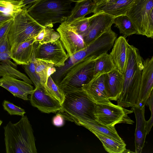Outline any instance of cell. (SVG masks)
<instances>
[{"instance_id":"484cf974","label":"cell","mask_w":153,"mask_h":153,"mask_svg":"<svg viewBox=\"0 0 153 153\" xmlns=\"http://www.w3.org/2000/svg\"><path fill=\"white\" fill-rule=\"evenodd\" d=\"M113 24L119 29L120 33L125 37L137 33L136 27L126 15L115 17Z\"/></svg>"},{"instance_id":"44dd1931","label":"cell","mask_w":153,"mask_h":153,"mask_svg":"<svg viewBox=\"0 0 153 153\" xmlns=\"http://www.w3.org/2000/svg\"><path fill=\"white\" fill-rule=\"evenodd\" d=\"M76 124L82 126L90 131H95L119 142H125L118 135L114 126H106L95 120H79Z\"/></svg>"},{"instance_id":"8992f818","label":"cell","mask_w":153,"mask_h":153,"mask_svg":"<svg viewBox=\"0 0 153 153\" xmlns=\"http://www.w3.org/2000/svg\"><path fill=\"white\" fill-rule=\"evenodd\" d=\"M97 56L84 58L75 64L58 84L65 95L82 89L94 76L95 61Z\"/></svg>"},{"instance_id":"f1b7e54d","label":"cell","mask_w":153,"mask_h":153,"mask_svg":"<svg viewBox=\"0 0 153 153\" xmlns=\"http://www.w3.org/2000/svg\"><path fill=\"white\" fill-rule=\"evenodd\" d=\"M59 38L58 32L55 31L52 28L45 27L34 38V41L38 44H42L55 41Z\"/></svg>"},{"instance_id":"1f68e13d","label":"cell","mask_w":153,"mask_h":153,"mask_svg":"<svg viewBox=\"0 0 153 153\" xmlns=\"http://www.w3.org/2000/svg\"><path fill=\"white\" fill-rule=\"evenodd\" d=\"M68 24L79 35L81 36L86 31L88 27L89 24V17L79 18Z\"/></svg>"},{"instance_id":"7c38bea8","label":"cell","mask_w":153,"mask_h":153,"mask_svg":"<svg viewBox=\"0 0 153 153\" xmlns=\"http://www.w3.org/2000/svg\"><path fill=\"white\" fill-rule=\"evenodd\" d=\"M30 95L31 105L42 112L55 113L62 108V104L59 101L45 93L41 85L35 87Z\"/></svg>"},{"instance_id":"f35d334b","label":"cell","mask_w":153,"mask_h":153,"mask_svg":"<svg viewBox=\"0 0 153 153\" xmlns=\"http://www.w3.org/2000/svg\"><path fill=\"white\" fill-rule=\"evenodd\" d=\"M151 117L148 121H146V129L147 134L150 132L153 124V111H151Z\"/></svg>"},{"instance_id":"9a60e30c","label":"cell","mask_w":153,"mask_h":153,"mask_svg":"<svg viewBox=\"0 0 153 153\" xmlns=\"http://www.w3.org/2000/svg\"><path fill=\"white\" fill-rule=\"evenodd\" d=\"M0 86L14 96L25 100H28V95L30 94L34 90L31 84L8 76H4L0 78Z\"/></svg>"},{"instance_id":"5bb4252c","label":"cell","mask_w":153,"mask_h":153,"mask_svg":"<svg viewBox=\"0 0 153 153\" xmlns=\"http://www.w3.org/2000/svg\"><path fill=\"white\" fill-rule=\"evenodd\" d=\"M140 87L135 105H146L153 88V56L143 62Z\"/></svg>"},{"instance_id":"52a82bcc","label":"cell","mask_w":153,"mask_h":153,"mask_svg":"<svg viewBox=\"0 0 153 153\" xmlns=\"http://www.w3.org/2000/svg\"><path fill=\"white\" fill-rule=\"evenodd\" d=\"M126 15L136 27L137 34L153 38V0H134Z\"/></svg>"},{"instance_id":"ac0fdd59","label":"cell","mask_w":153,"mask_h":153,"mask_svg":"<svg viewBox=\"0 0 153 153\" xmlns=\"http://www.w3.org/2000/svg\"><path fill=\"white\" fill-rule=\"evenodd\" d=\"M123 74L116 68L105 74V86L107 97L109 100L117 101L123 90Z\"/></svg>"},{"instance_id":"60d3db41","label":"cell","mask_w":153,"mask_h":153,"mask_svg":"<svg viewBox=\"0 0 153 153\" xmlns=\"http://www.w3.org/2000/svg\"><path fill=\"white\" fill-rule=\"evenodd\" d=\"M96 4L97 7L103 5L108 2L110 0H93Z\"/></svg>"},{"instance_id":"ffe728a7","label":"cell","mask_w":153,"mask_h":153,"mask_svg":"<svg viewBox=\"0 0 153 153\" xmlns=\"http://www.w3.org/2000/svg\"><path fill=\"white\" fill-rule=\"evenodd\" d=\"M134 0H110L106 3L97 7L95 13L102 11L114 17L126 15Z\"/></svg>"},{"instance_id":"4316f807","label":"cell","mask_w":153,"mask_h":153,"mask_svg":"<svg viewBox=\"0 0 153 153\" xmlns=\"http://www.w3.org/2000/svg\"><path fill=\"white\" fill-rule=\"evenodd\" d=\"M8 76L23 80L30 84H33L30 79L25 74L17 70L10 65L0 62V77Z\"/></svg>"},{"instance_id":"277c9868","label":"cell","mask_w":153,"mask_h":153,"mask_svg":"<svg viewBox=\"0 0 153 153\" xmlns=\"http://www.w3.org/2000/svg\"><path fill=\"white\" fill-rule=\"evenodd\" d=\"M95 104L82 88L65 94L58 112L65 119L76 124L79 120H95Z\"/></svg>"},{"instance_id":"603a6c76","label":"cell","mask_w":153,"mask_h":153,"mask_svg":"<svg viewBox=\"0 0 153 153\" xmlns=\"http://www.w3.org/2000/svg\"><path fill=\"white\" fill-rule=\"evenodd\" d=\"M116 68L110 55L104 53L97 56L94 63V76L108 73Z\"/></svg>"},{"instance_id":"d590c367","label":"cell","mask_w":153,"mask_h":153,"mask_svg":"<svg viewBox=\"0 0 153 153\" xmlns=\"http://www.w3.org/2000/svg\"><path fill=\"white\" fill-rule=\"evenodd\" d=\"M13 19L6 22L0 26V42L8 35Z\"/></svg>"},{"instance_id":"2e32d148","label":"cell","mask_w":153,"mask_h":153,"mask_svg":"<svg viewBox=\"0 0 153 153\" xmlns=\"http://www.w3.org/2000/svg\"><path fill=\"white\" fill-rule=\"evenodd\" d=\"M131 110L134 113L136 120L135 132V152L141 153L144 146L146 136V121L145 117V106L135 105Z\"/></svg>"},{"instance_id":"3957f363","label":"cell","mask_w":153,"mask_h":153,"mask_svg":"<svg viewBox=\"0 0 153 153\" xmlns=\"http://www.w3.org/2000/svg\"><path fill=\"white\" fill-rule=\"evenodd\" d=\"M4 130L6 153H37L33 129L26 115L15 123L9 121Z\"/></svg>"},{"instance_id":"ba28073f","label":"cell","mask_w":153,"mask_h":153,"mask_svg":"<svg viewBox=\"0 0 153 153\" xmlns=\"http://www.w3.org/2000/svg\"><path fill=\"white\" fill-rule=\"evenodd\" d=\"M133 112L118 105L95 104L94 116L95 120L108 126H114L118 123L133 124L134 122L128 114Z\"/></svg>"},{"instance_id":"8fae6325","label":"cell","mask_w":153,"mask_h":153,"mask_svg":"<svg viewBox=\"0 0 153 153\" xmlns=\"http://www.w3.org/2000/svg\"><path fill=\"white\" fill-rule=\"evenodd\" d=\"M57 31L69 57L87 46L81 36L66 22L61 24Z\"/></svg>"},{"instance_id":"d6a6232c","label":"cell","mask_w":153,"mask_h":153,"mask_svg":"<svg viewBox=\"0 0 153 153\" xmlns=\"http://www.w3.org/2000/svg\"><path fill=\"white\" fill-rule=\"evenodd\" d=\"M2 106L4 110L11 115H17L23 117L26 113L24 109L7 100H4L3 101Z\"/></svg>"},{"instance_id":"9c48e42d","label":"cell","mask_w":153,"mask_h":153,"mask_svg":"<svg viewBox=\"0 0 153 153\" xmlns=\"http://www.w3.org/2000/svg\"><path fill=\"white\" fill-rule=\"evenodd\" d=\"M35 55L36 59L51 62L57 68L64 66L69 57L60 39L38 44L35 49Z\"/></svg>"},{"instance_id":"74e56055","label":"cell","mask_w":153,"mask_h":153,"mask_svg":"<svg viewBox=\"0 0 153 153\" xmlns=\"http://www.w3.org/2000/svg\"><path fill=\"white\" fill-rule=\"evenodd\" d=\"M13 16L0 11V26L6 22L13 19Z\"/></svg>"},{"instance_id":"6da1fadb","label":"cell","mask_w":153,"mask_h":153,"mask_svg":"<svg viewBox=\"0 0 153 153\" xmlns=\"http://www.w3.org/2000/svg\"><path fill=\"white\" fill-rule=\"evenodd\" d=\"M127 54L123 90L117 101V105L125 108L135 104L143 68V60L138 49L128 44Z\"/></svg>"},{"instance_id":"4dcf8cb0","label":"cell","mask_w":153,"mask_h":153,"mask_svg":"<svg viewBox=\"0 0 153 153\" xmlns=\"http://www.w3.org/2000/svg\"><path fill=\"white\" fill-rule=\"evenodd\" d=\"M35 51L33 54L32 59L29 63L23 65L24 70L35 87L41 85L39 77L36 71L35 55Z\"/></svg>"},{"instance_id":"5b68a950","label":"cell","mask_w":153,"mask_h":153,"mask_svg":"<svg viewBox=\"0 0 153 153\" xmlns=\"http://www.w3.org/2000/svg\"><path fill=\"white\" fill-rule=\"evenodd\" d=\"M44 27L29 15L27 8L17 13L13 16L8 34L10 53L21 43L34 38Z\"/></svg>"},{"instance_id":"d6986e66","label":"cell","mask_w":153,"mask_h":153,"mask_svg":"<svg viewBox=\"0 0 153 153\" xmlns=\"http://www.w3.org/2000/svg\"><path fill=\"white\" fill-rule=\"evenodd\" d=\"M38 43L35 42L34 38L21 43L10 54L12 59L17 65L28 64L32 59Z\"/></svg>"},{"instance_id":"7bdbcfd3","label":"cell","mask_w":153,"mask_h":153,"mask_svg":"<svg viewBox=\"0 0 153 153\" xmlns=\"http://www.w3.org/2000/svg\"><path fill=\"white\" fill-rule=\"evenodd\" d=\"M11 0V1H20V0Z\"/></svg>"},{"instance_id":"7402d4cb","label":"cell","mask_w":153,"mask_h":153,"mask_svg":"<svg viewBox=\"0 0 153 153\" xmlns=\"http://www.w3.org/2000/svg\"><path fill=\"white\" fill-rule=\"evenodd\" d=\"M70 16L66 22L69 24L78 19L85 17L91 13H95L97 5L93 0L76 1Z\"/></svg>"},{"instance_id":"836d02e7","label":"cell","mask_w":153,"mask_h":153,"mask_svg":"<svg viewBox=\"0 0 153 153\" xmlns=\"http://www.w3.org/2000/svg\"><path fill=\"white\" fill-rule=\"evenodd\" d=\"M10 53L9 52L0 53V62L5 63L10 65L13 67L16 68L17 64L12 61Z\"/></svg>"},{"instance_id":"30bf717a","label":"cell","mask_w":153,"mask_h":153,"mask_svg":"<svg viewBox=\"0 0 153 153\" xmlns=\"http://www.w3.org/2000/svg\"><path fill=\"white\" fill-rule=\"evenodd\" d=\"M114 17L100 11L89 17V24L86 31L81 36L87 46L104 32L111 28Z\"/></svg>"},{"instance_id":"4fadbf2b","label":"cell","mask_w":153,"mask_h":153,"mask_svg":"<svg viewBox=\"0 0 153 153\" xmlns=\"http://www.w3.org/2000/svg\"><path fill=\"white\" fill-rule=\"evenodd\" d=\"M105 74H99L82 88L96 104L113 105L107 97L105 86Z\"/></svg>"},{"instance_id":"83f0119b","label":"cell","mask_w":153,"mask_h":153,"mask_svg":"<svg viewBox=\"0 0 153 153\" xmlns=\"http://www.w3.org/2000/svg\"><path fill=\"white\" fill-rule=\"evenodd\" d=\"M43 88L46 94L58 100L61 104H62L65 99V95L51 76L48 77Z\"/></svg>"},{"instance_id":"8d00e7d4","label":"cell","mask_w":153,"mask_h":153,"mask_svg":"<svg viewBox=\"0 0 153 153\" xmlns=\"http://www.w3.org/2000/svg\"><path fill=\"white\" fill-rule=\"evenodd\" d=\"M64 118L60 114L58 113L53 119V124L57 126H61L64 124Z\"/></svg>"},{"instance_id":"cb8c5ba5","label":"cell","mask_w":153,"mask_h":153,"mask_svg":"<svg viewBox=\"0 0 153 153\" xmlns=\"http://www.w3.org/2000/svg\"><path fill=\"white\" fill-rule=\"evenodd\" d=\"M102 143L105 151L109 153H123L126 150V144L97 132L91 131Z\"/></svg>"},{"instance_id":"d4e9b609","label":"cell","mask_w":153,"mask_h":153,"mask_svg":"<svg viewBox=\"0 0 153 153\" xmlns=\"http://www.w3.org/2000/svg\"><path fill=\"white\" fill-rule=\"evenodd\" d=\"M35 65L36 72L40 78L41 85L44 88L48 77L56 72V68L51 62L36 59Z\"/></svg>"},{"instance_id":"ab89813d","label":"cell","mask_w":153,"mask_h":153,"mask_svg":"<svg viewBox=\"0 0 153 153\" xmlns=\"http://www.w3.org/2000/svg\"><path fill=\"white\" fill-rule=\"evenodd\" d=\"M39 0H20L23 8H27Z\"/></svg>"},{"instance_id":"b9f144b4","label":"cell","mask_w":153,"mask_h":153,"mask_svg":"<svg viewBox=\"0 0 153 153\" xmlns=\"http://www.w3.org/2000/svg\"><path fill=\"white\" fill-rule=\"evenodd\" d=\"M3 122L2 120H0V126H1V124Z\"/></svg>"},{"instance_id":"7a4b0ae2","label":"cell","mask_w":153,"mask_h":153,"mask_svg":"<svg viewBox=\"0 0 153 153\" xmlns=\"http://www.w3.org/2000/svg\"><path fill=\"white\" fill-rule=\"evenodd\" d=\"M74 0H39L27 8L29 15L45 27L66 22L71 14Z\"/></svg>"},{"instance_id":"e0dca14e","label":"cell","mask_w":153,"mask_h":153,"mask_svg":"<svg viewBox=\"0 0 153 153\" xmlns=\"http://www.w3.org/2000/svg\"><path fill=\"white\" fill-rule=\"evenodd\" d=\"M128 44L126 37L120 36L115 40L110 53L116 68L123 74L127 63Z\"/></svg>"},{"instance_id":"e575fe53","label":"cell","mask_w":153,"mask_h":153,"mask_svg":"<svg viewBox=\"0 0 153 153\" xmlns=\"http://www.w3.org/2000/svg\"><path fill=\"white\" fill-rule=\"evenodd\" d=\"M10 46L7 35L0 42V53L9 52L10 53Z\"/></svg>"},{"instance_id":"f546056e","label":"cell","mask_w":153,"mask_h":153,"mask_svg":"<svg viewBox=\"0 0 153 153\" xmlns=\"http://www.w3.org/2000/svg\"><path fill=\"white\" fill-rule=\"evenodd\" d=\"M23 8L20 1L0 0V11L14 16Z\"/></svg>"}]
</instances>
